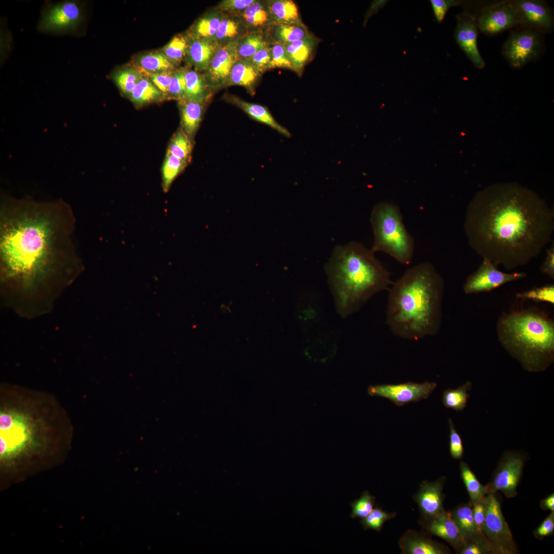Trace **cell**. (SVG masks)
Instances as JSON below:
<instances>
[{"label":"cell","instance_id":"1","mask_svg":"<svg viewBox=\"0 0 554 554\" xmlns=\"http://www.w3.org/2000/svg\"><path fill=\"white\" fill-rule=\"evenodd\" d=\"M75 218L58 200L1 196V292L3 303L23 316L49 311L83 265L73 241Z\"/></svg>","mask_w":554,"mask_h":554},{"label":"cell","instance_id":"2","mask_svg":"<svg viewBox=\"0 0 554 554\" xmlns=\"http://www.w3.org/2000/svg\"><path fill=\"white\" fill-rule=\"evenodd\" d=\"M470 246L496 266L512 270L538 256L554 229V214L532 190L516 183L478 192L465 213Z\"/></svg>","mask_w":554,"mask_h":554},{"label":"cell","instance_id":"3","mask_svg":"<svg viewBox=\"0 0 554 554\" xmlns=\"http://www.w3.org/2000/svg\"><path fill=\"white\" fill-rule=\"evenodd\" d=\"M442 277L429 262L410 268L391 287L386 323L395 335L419 340L436 335L442 321Z\"/></svg>","mask_w":554,"mask_h":554},{"label":"cell","instance_id":"4","mask_svg":"<svg viewBox=\"0 0 554 554\" xmlns=\"http://www.w3.org/2000/svg\"><path fill=\"white\" fill-rule=\"evenodd\" d=\"M325 270L337 312L343 318L359 311L391 282L374 253L355 241L335 246Z\"/></svg>","mask_w":554,"mask_h":554},{"label":"cell","instance_id":"5","mask_svg":"<svg viewBox=\"0 0 554 554\" xmlns=\"http://www.w3.org/2000/svg\"><path fill=\"white\" fill-rule=\"evenodd\" d=\"M503 347L525 370L540 372L554 361V322L535 308L504 313L497 323Z\"/></svg>","mask_w":554,"mask_h":554},{"label":"cell","instance_id":"6","mask_svg":"<svg viewBox=\"0 0 554 554\" xmlns=\"http://www.w3.org/2000/svg\"><path fill=\"white\" fill-rule=\"evenodd\" d=\"M370 221L373 233L371 250L385 252L402 264L411 263L414 240L405 226L399 208L391 203H379L373 208Z\"/></svg>","mask_w":554,"mask_h":554},{"label":"cell","instance_id":"7","mask_svg":"<svg viewBox=\"0 0 554 554\" xmlns=\"http://www.w3.org/2000/svg\"><path fill=\"white\" fill-rule=\"evenodd\" d=\"M87 11L84 1H46L41 10L37 29L48 34L81 36L84 32Z\"/></svg>","mask_w":554,"mask_h":554},{"label":"cell","instance_id":"8","mask_svg":"<svg viewBox=\"0 0 554 554\" xmlns=\"http://www.w3.org/2000/svg\"><path fill=\"white\" fill-rule=\"evenodd\" d=\"M484 501L485 512L483 532L491 553H517L518 550L511 530L505 520L500 502L494 493L487 494Z\"/></svg>","mask_w":554,"mask_h":554},{"label":"cell","instance_id":"9","mask_svg":"<svg viewBox=\"0 0 554 554\" xmlns=\"http://www.w3.org/2000/svg\"><path fill=\"white\" fill-rule=\"evenodd\" d=\"M537 30L526 28L512 32L504 43L502 53L510 65L520 68L535 59L541 49Z\"/></svg>","mask_w":554,"mask_h":554},{"label":"cell","instance_id":"10","mask_svg":"<svg viewBox=\"0 0 554 554\" xmlns=\"http://www.w3.org/2000/svg\"><path fill=\"white\" fill-rule=\"evenodd\" d=\"M525 461L523 453L507 451L500 460L491 481L485 486L486 494L501 491L508 498L517 495Z\"/></svg>","mask_w":554,"mask_h":554},{"label":"cell","instance_id":"11","mask_svg":"<svg viewBox=\"0 0 554 554\" xmlns=\"http://www.w3.org/2000/svg\"><path fill=\"white\" fill-rule=\"evenodd\" d=\"M526 276L524 272H502L490 260L483 258L478 269L467 278L463 290L467 294L488 292Z\"/></svg>","mask_w":554,"mask_h":554},{"label":"cell","instance_id":"12","mask_svg":"<svg viewBox=\"0 0 554 554\" xmlns=\"http://www.w3.org/2000/svg\"><path fill=\"white\" fill-rule=\"evenodd\" d=\"M476 21L478 29L489 35L521 25L519 14L513 1H503L485 7Z\"/></svg>","mask_w":554,"mask_h":554},{"label":"cell","instance_id":"13","mask_svg":"<svg viewBox=\"0 0 554 554\" xmlns=\"http://www.w3.org/2000/svg\"><path fill=\"white\" fill-rule=\"evenodd\" d=\"M437 387L435 382L418 383L407 382L397 384L371 385L368 388L371 396L386 398L398 406L427 399Z\"/></svg>","mask_w":554,"mask_h":554},{"label":"cell","instance_id":"14","mask_svg":"<svg viewBox=\"0 0 554 554\" xmlns=\"http://www.w3.org/2000/svg\"><path fill=\"white\" fill-rule=\"evenodd\" d=\"M456 18L454 37L457 44L475 67L483 69L485 62L477 45L478 28L476 19L468 12L457 14Z\"/></svg>","mask_w":554,"mask_h":554},{"label":"cell","instance_id":"15","mask_svg":"<svg viewBox=\"0 0 554 554\" xmlns=\"http://www.w3.org/2000/svg\"><path fill=\"white\" fill-rule=\"evenodd\" d=\"M238 45L237 42L230 41L221 46L214 54L206 70L205 77L210 87H220L228 82L233 66L240 59Z\"/></svg>","mask_w":554,"mask_h":554},{"label":"cell","instance_id":"16","mask_svg":"<svg viewBox=\"0 0 554 554\" xmlns=\"http://www.w3.org/2000/svg\"><path fill=\"white\" fill-rule=\"evenodd\" d=\"M519 14L521 25L537 31H549L553 27L552 11L544 2L537 0L513 1Z\"/></svg>","mask_w":554,"mask_h":554},{"label":"cell","instance_id":"17","mask_svg":"<svg viewBox=\"0 0 554 554\" xmlns=\"http://www.w3.org/2000/svg\"><path fill=\"white\" fill-rule=\"evenodd\" d=\"M443 479L435 482H423L414 500L421 512L429 520L443 511Z\"/></svg>","mask_w":554,"mask_h":554},{"label":"cell","instance_id":"18","mask_svg":"<svg viewBox=\"0 0 554 554\" xmlns=\"http://www.w3.org/2000/svg\"><path fill=\"white\" fill-rule=\"evenodd\" d=\"M425 528L428 532L442 538L455 548L461 549L467 542L452 519L450 511L444 510L428 520Z\"/></svg>","mask_w":554,"mask_h":554},{"label":"cell","instance_id":"19","mask_svg":"<svg viewBox=\"0 0 554 554\" xmlns=\"http://www.w3.org/2000/svg\"><path fill=\"white\" fill-rule=\"evenodd\" d=\"M188 37L189 44L185 59L195 70L206 71L221 46L215 41Z\"/></svg>","mask_w":554,"mask_h":554},{"label":"cell","instance_id":"20","mask_svg":"<svg viewBox=\"0 0 554 554\" xmlns=\"http://www.w3.org/2000/svg\"><path fill=\"white\" fill-rule=\"evenodd\" d=\"M399 544L403 553L443 554L448 551L444 546L413 530L407 531L401 538Z\"/></svg>","mask_w":554,"mask_h":554},{"label":"cell","instance_id":"21","mask_svg":"<svg viewBox=\"0 0 554 554\" xmlns=\"http://www.w3.org/2000/svg\"><path fill=\"white\" fill-rule=\"evenodd\" d=\"M316 44L317 39L311 34L302 39L284 44L293 70L299 74L311 59Z\"/></svg>","mask_w":554,"mask_h":554},{"label":"cell","instance_id":"22","mask_svg":"<svg viewBox=\"0 0 554 554\" xmlns=\"http://www.w3.org/2000/svg\"><path fill=\"white\" fill-rule=\"evenodd\" d=\"M178 103L181 115L180 128L193 140L202 121L205 103L186 99Z\"/></svg>","mask_w":554,"mask_h":554},{"label":"cell","instance_id":"23","mask_svg":"<svg viewBox=\"0 0 554 554\" xmlns=\"http://www.w3.org/2000/svg\"><path fill=\"white\" fill-rule=\"evenodd\" d=\"M228 98L229 101L239 107L255 120L269 126L286 137L291 136L288 129L279 124L265 107L247 102L234 96H228Z\"/></svg>","mask_w":554,"mask_h":554},{"label":"cell","instance_id":"24","mask_svg":"<svg viewBox=\"0 0 554 554\" xmlns=\"http://www.w3.org/2000/svg\"><path fill=\"white\" fill-rule=\"evenodd\" d=\"M144 75L176 69L160 51H149L136 55L133 65Z\"/></svg>","mask_w":554,"mask_h":554},{"label":"cell","instance_id":"25","mask_svg":"<svg viewBox=\"0 0 554 554\" xmlns=\"http://www.w3.org/2000/svg\"><path fill=\"white\" fill-rule=\"evenodd\" d=\"M184 99L205 103L210 96V89L205 75L195 70L186 69Z\"/></svg>","mask_w":554,"mask_h":554},{"label":"cell","instance_id":"26","mask_svg":"<svg viewBox=\"0 0 554 554\" xmlns=\"http://www.w3.org/2000/svg\"><path fill=\"white\" fill-rule=\"evenodd\" d=\"M129 98L136 108L166 100L164 94L148 77L144 75L136 84Z\"/></svg>","mask_w":554,"mask_h":554},{"label":"cell","instance_id":"27","mask_svg":"<svg viewBox=\"0 0 554 554\" xmlns=\"http://www.w3.org/2000/svg\"><path fill=\"white\" fill-rule=\"evenodd\" d=\"M270 19L275 24L302 23L296 4L290 0L270 1L267 5Z\"/></svg>","mask_w":554,"mask_h":554},{"label":"cell","instance_id":"28","mask_svg":"<svg viewBox=\"0 0 554 554\" xmlns=\"http://www.w3.org/2000/svg\"><path fill=\"white\" fill-rule=\"evenodd\" d=\"M261 74L247 59H239L233 66L228 83L252 89Z\"/></svg>","mask_w":554,"mask_h":554},{"label":"cell","instance_id":"29","mask_svg":"<svg viewBox=\"0 0 554 554\" xmlns=\"http://www.w3.org/2000/svg\"><path fill=\"white\" fill-rule=\"evenodd\" d=\"M143 76L141 72L133 65L117 68L109 75L122 94L128 97Z\"/></svg>","mask_w":554,"mask_h":554},{"label":"cell","instance_id":"30","mask_svg":"<svg viewBox=\"0 0 554 554\" xmlns=\"http://www.w3.org/2000/svg\"><path fill=\"white\" fill-rule=\"evenodd\" d=\"M472 506L470 502L468 504L461 505L450 512L452 519L467 542L482 538L474 523Z\"/></svg>","mask_w":554,"mask_h":554},{"label":"cell","instance_id":"31","mask_svg":"<svg viewBox=\"0 0 554 554\" xmlns=\"http://www.w3.org/2000/svg\"><path fill=\"white\" fill-rule=\"evenodd\" d=\"M221 20L222 18L216 13L205 15L194 23L187 35L191 37L215 41Z\"/></svg>","mask_w":554,"mask_h":554},{"label":"cell","instance_id":"32","mask_svg":"<svg viewBox=\"0 0 554 554\" xmlns=\"http://www.w3.org/2000/svg\"><path fill=\"white\" fill-rule=\"evenodd\" d=\"M188 44V35L179 34L174 35L159 51L172 64L177 67L186 57Z\"/></svg>","mask_w":554,"mask_h":554},{"label":"cell","instance_id":"33","mask_svg":"<svg viewBox=\"0 0 554 554\" xmlns=\"http://www.w3.org/2000/svg\"><path fill=\"white\" fill-rule=\"evenodd\" d=\"M193 140L180 128L172 135L167 152L189 163L191 160Z\"/></svg>","mask_w":554,"mask_h":554},{"label":"cell","instance_id":"34","mask_svg":"<svg viewBox=\"0 0 554 554\" xmlns=\"http://www.w3.org/2000/svg\"><path fill=\"white\" fill-rule=\"evenodd\" d=\"M472 387L470 381H466L462 385L456 389L448 388L443 393L442 403L444 406L454 410L461 411L466 407L470 394L468 393Z\"/></svg>","mask_w":554,"mask_h":554},{"label":"cell","instance_id":"35","mask_svg":"<svg viewBox=\"0 0 554 554\" xmlns=\"http://www.w3.org/2000/svg\"><path fill=\"white\" fill-rule=\"evenodd\" d=\"M273 32L277 42L283 45L302 39L311 34L303 23L275 24Z\"/></svg>","mask_w":554,"mask_h":554},{"label":"cell","instance_id":"36","mask_svg":"<svg viewBox=\"0 0 554 554\" xmlns=\"http://www.w3.org/2000/svg\"><path fill=\"white\" fill-rule=\"evenodd\" d=\"M460 468L461 478L468 492L470 502L472 504L483 500L486 495L485 486L480 483L467 463L461 461Z\"/></svg>","mask_w":554,"mask_h":554},{"label":"cell","instance_id":"37","mask_svg":"<svg viewBox=\"0 0 554 554\" xmlns=\"http://www.w3.org/2000/svg\"><path fill=\"white\" fill-rule=\"evenodd\" d=\"M188 163L167 152L162 166V188L167 192L177 177Z\"/></svg>","mask_w":554,"mask_h":554},{"label":"cell","instance_id":"38","mask_svg":"<svg viewBox=\"0 0 554 554\" xmlns=\"http://www.w3.org/2000/svg\"><path fill=\"white\" fill-rule=\"evenodd\" d=\"M242 15L250 26L259 27L266 25L270 17L267 9L260 2L254 1L243 11Z\"/></svg>","mask_w":554,"mask_h":554},{"label":"cell","instance_id":"39","mask_svg":"<svg viewBox=\"0 0 554 554\" xmlns=\"http://www.w3.org/2000/svg\"><path fill=\"white\" fill-rule=\"evenodd\" d=\"M268 46L263 36L259 34H252L246 36L238 45V53L240 59H248L260 50Z\"/></svg>","mask_w":554,"mask_h":554},{"label":"cell","instance_id":"40","mask_svg":"<svg viewBox=\"0 0 554 554\" xmlns=\"http://www.w3.org/2000/svg\"><path fill=\"white\" fill-rule=\"evenodd\" d=\"M516 298L523 300H530L535 302H545L554 304V285H547L535 287L530 290L519 292Z\"/></svg>","mask_w":554,"mask_h":554},{"label":"cell","instance_id":"41","mask_svg":"<svg viewBox=\"0 0 554 554\" xmlns=\"http://www.w3.org/2000/svg\"><path fill=\"white\" fill-rule=\"evenodd\" d=\"M186 69V68H176L174 71L168 89L167 100H174L179 102L184 98Z\"/></svg>","mask_w":554,"mask_h":554},{"label":"cell","instance_id":"42","mask_svg":"<svg viewBox=\"0 0 554 554\" xmlns=\"http://www.w3.org/2000/svg\"><path fill=\"white\" fill-rule=\"evenodd\" d=\"M375 498L368 491L363 492L360 498L350 503L352 508L351 518L363 519L374 509Z\"/></svg>","mask_w":554,"mask_h":554},{"label":"cell","instance_id":"43","mask_svg":"<svg viewBox=\"0 0 554 554\" xmlns=\"http://www.w3.org/2000/svg\"><path fill=\"white\" fill-rule=\"evenodd\" d=\"M394 516V513H388L381 508L376 507L367 517L362 519L360 523L365 529H371L379 531L385 522Z\"/></svg>","mask_w":554,"mask_h":554},{"label":"cell","instance_id":"44","mask_svg":"<svg viewBox=\"0 0 554 554\" xmlns=\"http://www.w3.org/2000/svg\"><path fill=\"white\" fill-rule=\"evenodd\" d=\"M239 32L238 22L229 18H222L215 34V41L217 43L228 41L236 36Z\"/></svg>","mask_w":554,"mask_h":554},{"label":"cell","instance_id":"45","mask_svg":"<svg viewBox=\"0 0 554 554\" xmlns=\"http://www.w3.org/2000/svg\"><path fill=\"white\" fill-rule=\"evenodd\" d=\"M270 68H284L293 70L284 45L276 43L270 47Z\"/></svg>","mask_w":554,"mask_h":554},{"label":"cell","instance_id":"46","mask_svg":"<svg viewBox=\"0 0 554 554\" xmlns=\"http://www.w3.org/2000/svg\"><path fill=\"white\" fill-rule=\"evenodd\" d=\"M449 428V452L451 457L454 459H461L464 454V447L460 434L457 431L451 418L448 419Z\"/></svg>","mask_w":554,"mask_h":554},{"label":"cell","instance_id":"47","mask_svg":"<svg viewBox=\"0 0 554 554\" xmlns=\"http://www.w3.org/2000/svg\"><path fill=\"white\" fill-rule=\"evenodd\" d=\"M173 71H164L144 75L164 94L166 100L169 87L173 76Z\"/></svg>","mask_w":554,"mask_h":554},{"label":"cell","instance_id":"48","mask_svg":"<svg viewBox=\"0 0 554 554\" xmlns=\"http://www.w3.org/2000/svg\"><path fill=\"white\" fill-rule=\"evenodd\" d=\"M247 60H249L256 70L261 74L268 69H270V47L268 46L260 50Z\"/></svg>","mask_w":554,"mask_h":554},{"label":"cell","instance_id":"49","mask_svg":"<svg viewBox=\"0 0 554 554\" xmlns=\"http://www.w3.org/2000/svg\"><path fill=\"white\" fill-rule=\"evenodd\" d=\"M430 2L436 19L439 23L443 21L450 7L461 4V1L456 0H431Z\"/></svg>","mask_w":554,"mask_h":554},{"label":"cell","instance_id":"50","mask_svg":"<svg viewBox=\"0 0 554 554\" xmlns=\"http://www.w3.org/2000/svg\"><path fill=\"white\" fill-rule=\"evenodd\" d=\"M462 554H483L491 552L487 542L482 538H478L468 541L461 548Z\"/></svg>","mask_w":554,"mask_h":554},{"label":"cell","instance_id":"51","mask_svg":"<svg viewBox=\"0 0 554 554\" xmlns=\"http://www.w3.org/2000/svg\"><path fill=\"white\" fill-rule=\"evenodd\" d=\"M484 499L472 503V510L474 523L479 535L486 542L483 532L485 512Z\"/></svg>","mask_w":554,"mask_h":554},{"label":"cell","instance_id":"52","mask_svg":"<svg viewBox=\"0 0 554 554\" xmlns=\"http://www.w3.org/2000/svg\"><path fill=\"white\" fill-rule=\"evenodd\" d=\"M254 1L253 0H224L219 4V8L221 10L228 12L243 11Z\"/></svg>","mask_w":554,"mask_h":554},{"label":"cell","instance_id":"53","mask_svg":"<svg viewBox=\"0 0 554 554\" xmlns=\"http://www.w3.org/2000/svg\"><path fill=\"white\" fill-rule=\"evenodd\" d=\"M554 529V512L551 511L549 515L543 521L535 531V536L539 538L550 535Z\"/></svg>","mask_w":554,"mask_h":554},{"label":"cell","instance_id":"54","mask_svg":"<svg viewBox=\"0 0 554 554\" xmlns=\"http://www.w3.org/2000/svg\"><path fill=\"white\" fill-rule=\"evenodd\" d=\"M541 271L549 278L554 279V245L546 250L545 259L541 267Z\"/></svg>","mask_w":554,"mask_h":554},{"label":"cell","instance_id":"55","mask_svg":"<svg viewBox=\"0 0 554 554\" xmlns=\"http://www.w3.org/2000/svg\"><path fill=\"white\" fill-rule=\"evenodd\" d=\"M541 507L544 510H550L551 511L554 510V495L553 493L551 494L546 498L542 500L541 502Z\"/></svg>","mask_w":554,"mask_h":554}]
</instances>
